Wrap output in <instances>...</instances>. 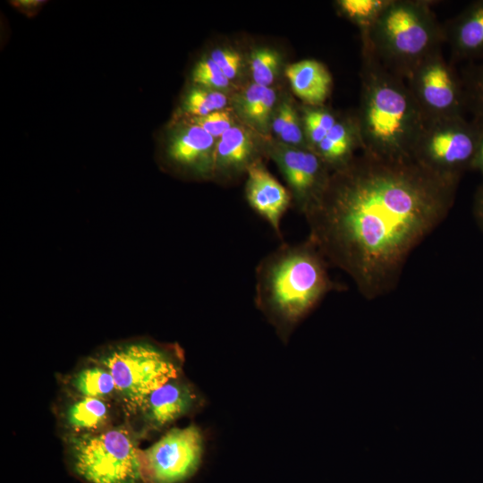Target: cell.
<instances>
[{
    "mask_svg": "<svg viewBox=\"0 0 483 483\" xmlns=\"http://www.w3.org/2000/svg\"><path fill=\"white\" fill-rule=\"evenodd\" d=\"M458 182L413 159L363 152L335 170L304 211L308 238L365 298L380 297L394 289L411 253L446 217Z\"/></svg>",
    "mask_w": 483,
    "mask_h": 483,
    "instance_id": "cell-1",
    "label": "cell"
},
{
    "mask_svg": "<svg viewBox=\"0 0 483 483\" xmlns=\"http://www.w3.org/2000/svg\"><path fill=\"white\" fill-rule=\"evenodd\" d=\"M328 265L308 238L297 244L283 242L256 267L255 305L284 343L335 288Z\"/></svg>",
    "mask_w": 483,
    "mask_h": 483,
    "instance_id": "cell-2",
    "label": "cell"
},
{
    "mask_svg": "<svg viewBox=\"0 0 483 483\" xmlns=\"http://www.w3.org/2000/svg\"><path fill=\"white\" fill-rule=\"evenodd\" d=\"M360 114L356 122L364 153L387 160L412 159L426 117L404 79L364 48Z\"/></svg>",
    "mask_w": 483,
    "mask_h": 483,
    "instance_id": "cell-3",
    "label": "cell"
},
{
    "mask_svg": "<svg viewBox=\"0 0 483 483\" xmlns=\"http://www.w3.org/2000/svg\"><path fill=\"white\" fill-rule=\"evenodd\" d=\"M362 33L364 48L406 80L445 39L429 2L419 0H389Z\"/></svg>",
    "mask_w": 483,
    "mask_h": 483,
    "instance_id": "cell-4",
    "label": "cell"
},
{
    "mask_svg": "<svg viewBox=\"0 0 483 483\" xmlns=\"http://www.w3.org/2000/svg\"><path fill=\"white\" fill-rule=\"evenodd\" d=\"M100 364L113 376L123 398L140 407L153 391L181 373L177 349L148 341L116 344L102 355Z\"/></svg>",
    "mask_w": 483,
    "mask_h": 483,
    "instance_id": "cell-5",
    "label": "cell"
},
{
    "mask_svg": "<svg viewBox=\"0 0 483 483\" xmlns=\"http://www.w3.org/2000/svg\"><path fill=\"white\" fill-rule=\"evenodd\" d=\"M70 457L73 471L87 483H148L143 453L123 428L72 438Z\"/></svg>",
    "mask_w": 483,
    "mask_h": 483,
    "instance_id": "cell-6",
    "label": "cell"
},
{
    "mask_svg": "<svg viewBox=\"0 0 483 483\" xmlns=\"http://www.w3.org/2000/svg\"><path fill=\"white\" fill-rule=\"evenodd\" d=\"M479 129L462 114L427 119L412 152V159L427 170L459 180L470 168Z\"/></svg>",
    "mask_w": 483,
    "mask_h": 483,
    "instance_id": "cell-7",
    "label": "cell"
},
{
    "mask_svg": "<svg viewBox=\"0 0 483 483\" xmlns=\"http://www.w3.org/2000/svg\"><path fill=\"white\" fill-rule=\"evenodd\" d=\"M204 435L196 425L174 428L143 453L148 483H182L199 469Z\"/></svg>",
    "mask_w": 483,
    "mask_h": 483,
    "instance_id": "cell-8",
    "label": "cell"
},
{
    "mask_svg": "<svg viewBox=\"0 0 483 483\" xmlns=\"http://www.w3.org/2000/svg\"><path fill=\"white\" fill-rule=\"evenodd\" d=\"M407 80L426 119L461 114L462 84L440 49L428 55Z\"/></svg>",
    "mask_w": 483,
    "mask_h": 483,
    "instance_id": "cell-9",
    "label": "cell"
},
{
    "mask_svg": "<svg viewBox=\"0 0 483 483\" xmlns=\"http://www.w3.org/2000/svg\"><path fill=\"white\" fill-rule=\"evenodd\" d=\"M274 155L300 211L304 213L320 194L329 178L326 165L310 150L286 148Z\"/></svg>",
    "mask_w": 483,
    "mask_h": 483,
    "instance_id": "cell-10",
    "label": "cell"
},
{
    "mask_svg": "<svg viewBox=\"0 0 483 483\" xmlns=\"http://www.w3.org/2000/svg\"><path fill=\"white\" fill-rule=\"evenodd\" d=\"M247 174L245 194L249 205L282 238L281 221L292 200L289 191L259 160L248 167Z\"/></svg>",
    "mask_w": 483,
    "mask_h": 483,
    "instance_id": "cell-11",
    "label": "cell"
},
{
    "mask_svg": "<svg viewBox=\"0 0 483 483\" xmlns=\"http://www.w3.org/2000/svg\"><path fill=\"white\" fill-rule=\"evenodd\" d=\"M215 138L197 124L176 131L169 140L166 157L175 167L197 176H212Z\"/></svg>",
    "mask_w": 483,
    "mask_h": 483,
    "instance_id": "cell-12",
    "label": "cell"
},
{
    "mask_svg": "<svg viewBox=\"0 0 483 483\" xmlns=\"http://www.w3.org/2000/svg\"><path fill=\"white\" fill-rule=\"evenodd\" d=\"M199 402L193 387L178 377L153 391L142 408L147 421L158 428L188 414Z\"/></svg>",
    "mask_w": 483,
    "mask_h": 483,
    "instance_id": "cell-13",
    "label": "cell"
},
{
    "mask_svg": "<svg viewBox=\"0 0 483 483\" xmlns=\"http://www.w3.org/2000/svg\"><path fill=\"white\" fill-rule=\"evenodd\" d=\"M254 144L249 133L233 125L216 143L212 176H230L248 170L253 160Z\"/></svg>",
    "mask_w": 483,
    "mask_h": 483,
    "instance_id": "cell-14",
    "label": "cell"
},
{
    "mask_svg": "<svg viewBox=\"0 0 483 483\" xmlns=\"http://www.w3.org/2000/svg\"><path fill=\"white\" fill-rule=\"evenodd\" d=\"M444 32L456 56L483 55V1L465 9L450 21Z\"/></svg>",
    "mask_w": 483,
    "mask_h": 483,
    "instance_id": "cell-15",
    "label": "cell"
},
{
    "mask_svg": "<svg viewBox=\"0 0 483 483\" xmlns=\"http://www.w3.org/2000/svg\"><path fill=\"white\" fill-rule=\"evenodd\" d=\"M295 95L309 105L322 104L328 97L332 77L326 67L311 59H305L288 65L285 69Z\"/></svg>",
    "mask_w": 483,
    "mask_h": 483,
    "instance_id": "cell-16",
    "label": "cell"
},
{
    "mask_svg": "<svg viewBox=\"0 0 483 483\" xmlns=\"http://www.w3.org/2000/svg\"><path fill=\"white\" fill-rule=\"evenodd\" d=\"M358 146L360 147V140L357 122L337 121L314 152L327 167L336 170L352 159V152Z\"/></svg>",
    "mask_w": 483,
    "mask_h": 483,
    "instance_id": "cell-17",
    "label": "cell"
},
{
    "mask_svg": "<svg viewBox=\"0 0 483 483\" xmlns=\"http://www.w3.org/2000/svg\"><path fill=\"white\" fill-rule=\"evenodd\" d=\"M108 407L100 398L82 397L67 411L68 425L75 430H93L104 425Z\"/></svg>",
    "mask_w": 483,
    "mask_h": 483,
    "instance_id": "cell-18",
    "label": "cell"
},
{
    "mask_svg": "<svg viewBox=\"0 0 483 483\" xmlns=\"http://www.w3.org/2000/svg\"><path fill=\"white\" fill-rule=\"evenodd\" d=\"M72 385L82 397L100 398L117 391L111 373L103 366H90L78 372Z\"/></svg>",
    "mask_w": 483,
    "mask_h": 483,
    "instance_id": "cell-19",
    "label": "cell"
},
{
    "mask_svg": "<svg viewBox=\"0 0 483 483\" xmlns=\"http://www.w3.org/2000/svg\"><path fill=\"white\" fill-rule=\"evenodd\" d=\"M226 103V97L219 91L195 88L186 95L183 106L187 113L197 117L222 110Z\"/></svg>",
    "mask_w": 483,
    "mask_h": 483,
    "instance_id": "cell-20",
    "label": "cell"
},
{
    "mask_svg": "<svg viewBox=\"0 0 483 483\" xmlns=\"http://www.w3.org/2000/svg\"><path fill=\"white\" fill-rule=\"evenodd\" d=\"M389 0H341L340 9L350 19L367 30L388 4Z\"/></svg>",
    "mask_w": 483,
    "mask_h": 483,
    "instance_id": "cell-21",
    "label": "cell"
},
{
    "mask_svg": "<svg viewBox=\"0 0 483 483\" xmlns=\"http://www.w3.org/2000/svg\"><path fill=\"white\" fill-rule=\"evenodd\" d=\"M461 84L464 106L473 113V123L483 129V68L467 73Z\"/></svg>",
    "mask_w": 483,
    "mask_h": 483,
    "instance_id": "cell-22",
    "label": "cell"
},
{
    "mask_svg": "<svg viewBox=\"0 0 483 483\" xmlns=\"http://www.w3.org/2000/svg\"><path fill=\"white\" fill-rule=\"evenodd\" d=\"M250 61L254 83L268 88L279 68L278 54L268 48H259L251 53Z\"/></svg>",
    "mask_w": 483,
    "mask_h": 483,
    "instance_id": "cell-23",
    "label": "cell"
},
{
    "mask_svg": "<svg viewBox=\"0 0 483 483\" xmlns=\"http://www.w3.org/2000/svg\"><path fill=\"white\" fill-rule=\"evenodd\" d=\"M191 75L193 82L207 88H225L230 81L211 58L197 63Z\"/></svg>",
    "mask_w": 483,
    "mask_h": 483,
    "instance_id": "cell-24",
    "label": "cell"
},
{
    "mask_svg": "<svg viewBox=\"0 0 483 483\" xmlns=\"http://www.w3.org/2000/svg\"><path fill=\"white\" fill-rule=\"evenodd\" d=\"M193 123L200 126L213 138H220L227 130L233 126L230 114L225 110H217L204 116L192 119Z\"/></svg>",
    "mask_w": 483,
    "mask_h": 483,
    "instance_id": "cell-25",
    "label": "cell"
},
{
    "mask_svg": "<svg viewBox=\"0 0 483 483\" xmlns=\"http://www.w3.org/2000/svg\"><path fill=\"white\" fill-rule=\"evenodd\" d=\"M211 59L219 66L228 80H232L237 75L242 63L240 54L230 49H216L213 51Z\"/></svg>",
    "mask_w": 483,
    "mask_h": 483,
    "instance_id": "cell-26",
    "label": "cell"
},
{
    "mask_svg": "<svg viewBox=\"0 0 483 483\" xmlns=\"http://www.w3.org/2000/svg\"><path fill=\"white\" fill-rule=\"evenodd\" d=\"M275 101V93L271 88H267L261 100L247 117V120L253 123L259 129H267L268 120Z\"/></svg>",
    "mask_w": 483,
    "mask_h": 483,
    "instance_id": "cell-27",
    "label": "cell"
},
{
    "mask_svg": "<svg viewBox=\"0 0 483 483\" xmlns=\"http://www.w3.org/2000/svg\"><path fill=\"white\" fill-rule=\"evenodd\" d=\"M279 136L286 143L297 145L302 142L300 119L293 106Z\"/></svg>",
    "mask_w": 483,
    "mask_h": 483,
    "instance_id": "cell-28",
    "label": "cell"
},
{
    "mask_svg": "<svg viewBox=\"0 0 483 483\" xmlns=\"http://www.w3.org/2000/svg\"><path fill=\"white\" fill-rule=\"evenodd\" d=\"M266 89L267 87H262L256 83H253L246 89L241 98V112L246 119L256 108L264 96Z\"/></svg>",
    "mask_w": 483,
    "mask_h": 483,
    "instance_id": "cell-29",
    "label": "cell"
},
{
    "mask_svg": "<svg viewBox=\"0 0 483 483\" xmlns=\"http://www.w3.org/2000/svg\"><path fill=\"white\" fill-rule=\"evenodd\" d=\"M292 106L287 102H283L278 108L277 114L274 118L272 127L276 134H280L290 114Z\"/></svg>",
    "mask_w": 483,
    "mask_h": 483,
    "instance_id": "cell-30",
    "label": "cell"
},
{
    "mask_svg": "<svg viewBox=\"0 0 483 483\" xmlns=\"http://www.w3.org/2000/svg\"><path fill=\"white\" fill-rule=\"evenodd\" d=\"M470 168L478 169L483 174V129H479V137L476 151Z\"/></svg>",
    "mask_w": 483,
    "mask_h": 483,
    "instance_id": "cell-31",
    "label": "cell"
},
{
    "mask_svg": "<svg viewBox=\"0 0 483 483\" xmlns=\"http://www.w3.org/2000/svg\"><path fill=\"white\" fill-rule=\"evenodd\" d=\"M474 216L483 230V183L479 188L474 201Z\"/></svg>",
    "mask_w": 483,
    "mask_h": 483,
    "instance_id": "cell-32",
    "label": "cell"
}]
</instances>
